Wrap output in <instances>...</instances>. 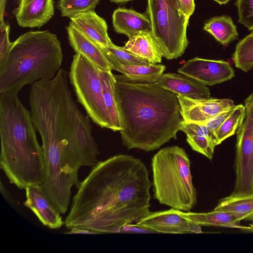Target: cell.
I'll return each instance as SVG.
<instances>
[{
	"mask_svg": "<svg viewBox=\"0 0 253 253\" xmlns=\"http://www.w3.org/2000/svg\"><path fill=\"white\" fill-rule=\"evenodd\" d=\"M238 22L253 30V0H237Z\"/></svg>",
	"mask_w": 253,
	"mask_h": 253,
	"instance_id": "cell-30",
	"label": "cell"
},
{
	"mask_svg": "<svg viewBox=\"0 0 253 253\" xmlns=\"http://www.w3.org/2000/svg\"><path fill=\"white\" fill-rule=\"evenodd\" d=\"M0 190L1 194L7 202L10 203H12L13 202V199L12 196L8 192L1 181L0 182Z\"/></svg>",
	"mask_w": 253,
	"mask_h": 253,
	"instance_id": "cell-35",
	"label": "cell"
},
{
	"mask_svg": "<svg viewBox=\"0 0 253 253\" xmlns=\"http://www.w3.org/2000/svg\"><path fill=\"white\" fill-rule=\"evenodd\" d=\"M245 116L236 133L235 195L253 193V93L245 100Z\"/></svg>",
	"mask_w": 253,
	"mask_h": 253,
	"instance_id": "cell-9",
	"label": "cell"
},
{
	"mask_svg": "<svg viewBox=\"0 0 253 253\" xmlns=\"http://www.w3.org/2000/svg\"><path fill=\"white\" fill-rule=\"evenodd\" d=\"M176 95L183 121L187 122L203 123L235 105L233 100L228 98L195 99Z\"/></svg>",
	"mask_w": 253,
	"mask_h": 253,
	"instance_id": "cell-12",
	"label": "cell"
},
{
	"mask_svg": "<svg viewBox=\"0 0 253 253\" xmlns=\"http://www.w3.org/2000/svg\"><path fill=\"white\" fill-rule=\"evenodd\" d=\"M100 47L104 54L110 55L123 63L140 65L152 64L147 60L127 50L124 47L117 46L113 43L108 46Z\"/></svg>",
	"mask_w": 253,
	"mask_h": 253,
	"instance_id": "cell-29",
	"label": "cell"
},
{
	"mask_svg": "<svg viewBox=\"0 0 253 253\" xmlns=\"http://www.w3.org/2000/svg\"><path fill=\"white\" fill-rule=\"evenodd\" d=\"M147 16L151 33L163 56L171 60L180 57L189 42L187 28L189 17L182 11L178 0H147Z\"/></svg>",
	"mask_w": 253,
	"mask_h": 253,
	"instance_id": "cell-7",
	"label": "cell"
},
{
	"mask_svg": "<svg viewBox=\"0 0 253 253\" xmlns=\"http://www.w3.org/2000/svg\"><path fill=\"white\" fill-rule=\"evenodd\" d=\"M112 70L121 73L132 81L153 84L164 74L166 66L160 64L128 65L120 62L115 58L104 54Z\"/></svg>",
	"mask_w": 253,
	"mask_h": 253,
	"instance_id": "cell-20",
	"label": "cell"
},
{
	"mask_svg": "<svg viewBox=\"0 0 253 253\" xmlns=\"http://www.w3.org/2000/svg\"><path fill=\"white\" fill-rule=\"evenodd\" d=\"M180 215L202 226H213L240 228L243 219L230 212L213 210L208 212H195L178 210Z\"/></svg>",
	"mask_w": 253,
	"mask_h": 253,
	"instance_id": "cell-21",
	"label": "cell"
},
{
	"mask_svg": "<svg viewBox=\"0 0 253 253\" xmlns=\"http://www.w3.org/2000/svg\"><path fill=\"white\" fill-rule=\"evenodd\" d=\"M100 0H58L61 16L70 19L79 14L94 11Z\"/></svg>",
	"mask_w": 253,
	"mask_h": 253,
	"instance_id": "cell-28",
	"label": "cell"
},
{
	"mask_svg": "<svg viewBox=\"0 0 253 253\" xmlns=\"http://www.w3.org/2000/svg\"><path fill=\"white\" fill-rule=\"evenodd\" d=\"M242 230H244L245 231H253V223L250 224L249 226H241L240 228Z\"/></svg>",
	"mask_w": 253,
	"mask_h": 253,
	"instance_id": "cell-37",
	"label": "cell"
},
{
	"mask_svg": "<svg viewBox=\"0 0 253 253\" xmlns=\"http://www.w3.org/2000/svg\"><path fill=\"white\" fill-rule=\"evenodd\" d=\"M245 116V106L243 104L235 105L231 113L220 126L215 133L217 145L237 132Z\"/></svg>",
	"mask_w": 253,
	"mask_h": 253,
	"instance_id": "cell-27",
	"label": "cell"
},
{
	"mask_svg": "<svg viewBox=\"0 0 253 253\" xmlns=\"http://www.w3.org/2000/svg\"><path fill=\"white\" fill-rule=\"evenodd\" d=\"M180 130L186 135V141L193 150L211 160L216 146L214 135L204 124L183 121Z\"/></svg>",
	"mask_w": 253,
	"mask_h": 253,
	"instance_id": "cell-19",
	"label": "cell"
},
{
	"mask_svg": "<svg viewBox=\"0 0 253 253\" xmlns=\"http://www.w3.org/2000/svg\"><path fill=\"white\" fill-rule=\"evenodd\" d=\"M25 190L26 200L24 205L44 226L51 229H57L65 225L61 213L40 187L29 186Z\"/></svg>",
	"mask_w": 253,
	"mask_h": 253,
	"instance_id": "cell-13",
	"label": "cell"
},
{
	"mask_svg": "<svg viewBox=\"0 0 253 253\" xmlns=\"http://www.w3.org/2000/svg\"><path fill=\"white\" fill-rule=\"evenodd\" d=\"M181 9L187 17H189L193 14L195 4V0H178Z\"/></svg>",
	"mask_w": 253,
	"mask_h": 253,
	"instance_id": "cell-33",
	"label": "cell"
},
{
	"mask_svg": "<svg viewBox=\"0 0 253 253\" xmlns=\"http://www.w3.org/2000/svg\"><path fill=\"white\" fill-rule=\"evenodd\" d=\"M10 26L4 19L0 20V64L5 58L12 42L9 40Z\"/></svg>",
	"mask_w": 253,
	"mask_h": 253,
	"instance_id": "cell-31",
	"label": "cell"
},
{
	"mask_svg": "<svg viewBox=\"0 0 253 253\" xmlns=\"http://www.w3.org/2000/svg\"><path fill=\"white\" fill-rule=\"evenodd\" d=\"M124 47L152 64L161 63L163 57L151 32L142 33L128 38Z\"/></svg>",
	"mask_w": 253,
	"mask_h": 253,
	"instance_id": "cell-22",
	"label": "cell"
},
{
	"mask_svg": "<svg viewBox=\"0 0 253 253\" xmlns=\"http://www.w3.org/2000/svg\"><path fill=\"white\" fill-rule=\"evenodd\" d=\"M177 71L210 86L230 80L235 76L228 62L197 57L188 60Z\"/></svg>",
	"mask_w": 253,
	"mask_h": 253,
	"instance_id": "cell-11",
	"label": "cell"
},
{
	"mask_svg": "<svg viewBox=\"0 0 253 253\" xmlns=\"http://www.w3.org/2000/svg\"><path fill=\"white\" fill-rule=\"evenodd\" d=\"M191 161L178 146L161 149L152 158L154 197L159 203L183 211L192 210L197 202L193 183Z\"/></svg>",
	"mask_w": 253,
	"mask_h": 253,
	"instance_id": "cell-6",
	"label": "cell"
},
{
	"mask_svg": "<svg viewBox=\"0 0 253 253\" xmlns=\"http://www.w3.org/2000/svg\"><path fill=\"white\" fill-rule=\"evenodd\" d=\"M70 230L65 232L64 234H90L95 235L99 234L98 232L92 230L83 228V227H72L69 229Z\"/></svg>",
	"mask_w": 253,
	"mask_h": 253,
	"instance_id": "cell-34",
	"label": "cell"
},
{
	"mask_svg": "<svg viewBox=\"0 0 253 253\" xmlns=\"http://www.w3.org/2000/svg\"><path fill=\"white\" fill-rule=\"evenodd\" d=\"M69 77L78 101L88 116L98 126L110 129L99 69L83 55L76 53L73 57Z\"/></svg>",
	"mask_w": 253,
	"mask_h": 253,
	"instance_id": "cell-8",
	"label": "cell"
},
{
	"mask_svg": "<svg viewBox=\"0 0 253 253\" xmlns=\"http://www.w3.org/2000/svg\"><path fill=\"white\" fill-rule=\"evenodd\" d=\"M63 58L61 43L48 30L29 31L12 44L0 64V93H18L23 86L53 79Z\"/></svg>",
	"mask_w": 253,
	"mask_h": 253,
	"instance_id": "cell-5",
	"label": "cell"
},
{
	"mask_svg": "<svg viewBox=\"0 0 253 253\" xmlns=\"http://www.w3.org/2000/svg\"><path fill=\"white\" fill-rule=\"evenodd\" d=\"M6 0H0V20L4 19V13Z\"/></svg>",
	"mask_w": 253,
	"mask_h": 253,
	"instance_id": "cell-36",
	"label": "cell"
},
{
	"mask_svg": "<svg viewBox=\"0 0 253 253\" xmlns=\"http://www.w3.org/2000/svg\"><path fill=\"white\" fill-rule=\"evenodd\" d=\"M204 29L223 45L237 40L238 33L232 18L226 15L211 18L204 24Z\"/></svg>",
	"mask_w": 253,
	"mask_h": 253,
	"instance_id": "cell-25",
	"label": "cell"
},
{
	"mask_svg": "<svg viewBox=\"0 0 253 253\" xmlns=\"http://www.w3.org/2000/svg\"><path fill=\"white\" fill-rule=\"evenodd\" d=\"M69 43L77 53L83 55L100 70L112 71L100 46L85 37L71 23L66 27Z\"/></svg>",
	"mask_w": 253,
	"mask_h": 253,
	"instance_id": "cell-16",
	"label": "cell"
},
{
	"mask_svg": "<svg viewBox=\"0 0 253 253\" xmlns=\"http://www.w3.org/2000/svg\"><path fill=\"white\" fill-rule=\"evenodd\" d=\"M31 113L18 93H0V166L11 184L20 189L41 187L45 178L43 150Z\"/></svg>",
	"mask_w": 253,
	"mask_h": 253,
	"instance_id": "cell-4",
	"label": "cell"
},
{
	"mask_svg": "<svg viewBox=\"0 0 253 253\" xmlns=\"http://www.w3.org/2000/svg\"><path fill=\"white\" fill-rule=\"evenodd\" d=\"M132 0H110L112 2H116V3H122V2H127L128 1H130Z\"/></svg>",
	"mask_w": 253,
	"mask_h": 253,
	"instance_id": "cell-39",
	"label": "cell"
},
{
	"mask_svg": "<svg viewBox=\"0 0 253 253\" xmlns=\"http://www.w3.org/2000/svg\"><path fill=\"white\" fill-rule=\"evenodd\" d=\"M18 25L23 28H40L54 14L53 0H19L13 11Z\"/></svg>",
	"mask_w": 253,
	"mask_h": 253,
	"instance_id": "cell-14",
	"label": "cell"
},
{
	"mask_svg": "<svg viewBox=\"0 0 253 253\" xmlns=\"http://www.w3.org/2000/svg\"><path fill=\"white\" fill-rule=\"evenodd\" d=\"M115 77L123 145L149 152L176 139L183 121L177 95L155 83Z\"/></svg>",
	"mask_w": 253,
	"mask_h": 253,
	"instance_id": "cell-3",
	"label": "cell"
},
{
	"mask_svg": "<svg viewBox=\"0 0 253 253\" xmlns=\"http://www.w3.org/2000/svg\"><path fill=\"white\" fill-rule=\"evenodd\" d=\"M219 4H224L227 3L230 0H213Z\"/></svg>",
	"mask_w": 253,
	"mask_h": 253,
	"instance_id": "cell-38",
	"label": "cell"
},
{
	"mask_svg": "<svg viewBox=\"0 0 253 253\" xmlns=\"http://www.w3.org/2000/svg\"><path fill=\"white\" fill-rule=\"evenodd\" d=\"M235 213L243 220L253 222V193L247 195H235L221 199L214 209Z\"/></svg>",
	"mask_w": 253,
	"mask_h": 253,
	"instance_id": "cell-24",
	"label": "cell"
},
{
	"mask_svg": "<svg viewBox=\"0 0 253 253\" xmlns=\"http://www.w3.org/2000/svg\"><path fill=\"white\" fill-rule=\"evenodd\" d=\"M29 104L44 157L69 164L78 170L96 165L99 151L89 117L75 103L66 71L60 69L53 79L33 84Z\"/></svg>",
	"mask_w": 253,
	"mask_h": 253,
	"instance_id": "cell-2",
	"label": "cell"
},
{
	"mask_svg": "<svg viewBox=\"0 0 253 253\" xmlns=\"http://www.w3.org/2000/svg\"><path fill=\"white\" fill-rule=\"evenodd\" d=\"M232 59L235 67L244 72L253 68V32L237 44Z\"/></svg>",
	"mask_w": 253,
	"mask_h": 253,
	"instance_id": "cell-26",
	"label": "cell"
},
{
	"mask_svg": "<svg viewBox=\"0 0 253 253\" xmlns=\"http://www.w3.org/2000/svg\"><path fill=\"white\" fill-rule=\"evenodd\" d=\"M159 86L176 94L195 99L211 97L207 85L182 74H163L155 83Z\"/></svg>",
	"mask_w": 253,
	"mask_h": 253,
	"instance_id": "cell-15",
	"label": "cell"
},
{
	"mask_svg": "<svg viewBox=\"0 0 253 253\" xmlns=\"http://www.w3.org/2000/svg\"><path fill=\"white\" fill-rule=\"evenodd\" d=\"M99 75L104 101L110 120V129L120 131L123 128L117 101L115 75L112 71L100 70Z\"/></svg>",
	"mask_w": 253,
	"mask_h": 253,
	"instance_id": "cell-23",
	"label": "cell"
},
{
	"mask_svg": "<svg viewBox=\"0 0 253 253\" xmlns=\"http://www.w3.org/2000/svg\"><path fill=\"white\" fill-rule=\"evenodd\" d=\"M115 31L130 38L142 33L151 32V24L147 15L131 9L119 7L112 14Z\"/></svg>",
	"mask_w": 253,
	"mask_h": 253,
	"instance_id": "cell-18",
	"label": "cell"
},
{
	"mask_svg": "<svg viewBox=\"0 0 253 253\" xmlns=\"http://www.w3.org/2000/svg\"><path fill=\"white\" fill-rule=\"evenodd\" d=\"M152 185L146 165L138 158L118 154L98 162L80 182L65 226L99 234L121 232L150 211Z\"/></svg>",
	"mask_w": 253,
	"mask_h": 253,
	"instance_id": "cell-1",
	"label": "cell"
},
{
	"mask_svg": "<svg viewBox=\"0 0 253 253\" xmlns=\"http://www.w3.org/2000/svg\"><path fill=\"white\" fill-rule=\"evenodd\" d=\"M233 108L234 107L227 110L223 111L215 116L214 117L210 119L206 122L201 124H204L205 125L209 130L215 137V133L217 130L220 126L222 125V124L224 122V121L231 113Z\"/></svg>",
	"mask_w": 253,
	"mask_h": 253,
	"instance_id": "cell-32",
	"label": "cell"
},
{
	"mask_svg": "<svg viewBox=\"0 0 253 253\" xmlns=\"http://www.w3.org/2000/svg\"><path fill=\"white\" fill-rule=\"evenodd\" d=\"M70 20V23L100 46L106 47L113 43L108 34L106 21L94 10L79 14Z\"/></svg>",
	"mask_w": 253,
	"mask_h": 253,
	"instance_id": "cell-17",
	"label": "cell"
},
{
	"mask_svg": "<svg viewBox=\"0 0 253 253\" xmlns=\"http://www.w3.org/2000/svg\"><path fill=\"white\" fill-rule=\"evenodd\" d=\"M150 232L169 234L201 233V226L179 214L178 210L171 208L157 211H150L135 224Z\"/></svg>",
	"mask_w": 253,
	"mask_h": 253,
	"instance_id": "cell-10",
	"label": "cell"
}]
</instances>
